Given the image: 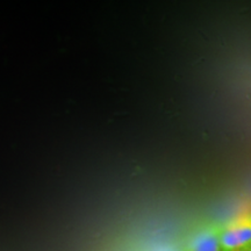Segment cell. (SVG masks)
<instances>
[{
  "mask_svg": "<svg viewBox=\"0 0 251 251\" xmlns=\"http://www.w3.org/2000/svg\"><path fill=\"white\" fill-rule=\"evenodd\" d=\"M185 251H222L219 241V225H206L188 237Z\"/></svg>",
  "mask_w": 251,
  "mask_h": 251,
  "instance_id": "obj_2",
  "label": "cell"
},
{
  "mask_svg": "<svg viewBox=\"0 0 251 251\" xmlns=\"http://www.w3.org/2000/svg\"><path fill=\"white\" fill-rule=\"evenodd\" d=\"M242 251H251V247H250V248H247V249H244V250H242Z\"/></svg>",
  "mask_w": 251,
  "mask_h": 251,
  "instance_id": "obj_4",
  "label": "cell"
},
{
  "mask_svg": "<svg viewBox=\"0 0 251 251\" xmlns=\"http://www.w3.org/2000/svg\"><path fill=\"white\" fill-rule=\"evenodd\" d=\"M222 251H242L251 247V212L241 213L219 225Z\"/></svg>",
  "mask_w": 251,
  "mask_h": 251,
  "instance_id": "obj_1",
  "label": "cell"
},
{
  "mask_svg": "<svg viewBox=\"0 0 251 251\" xmlns=\"http://www.w3.org/2000/svg\"><path fill=\"white\" fill-rule=\"evenodd\" d=\"M153 251H185L184 248L177 247V246H163L155 249Z\"/></svg>",
  "mask_w": 251,
  "mask_h": 251,
  "instance_id": "obj_3",
  "label": "cell"
}]
</instances>
